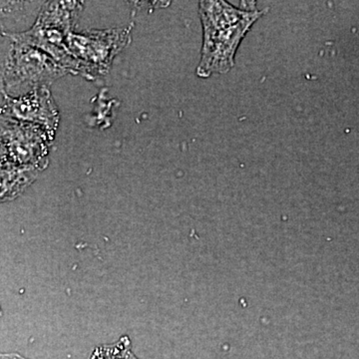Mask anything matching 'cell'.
<instances>
[{
  "label": "cell",
  "mask_w": 359,
  "mask_h": 359,
  "mask_svg": "<svg viewBox=\"0 0 359 359\" xmlns=\"http://www.w3.org/2000/svg\"><path fill=\"white\" fill-rule=\"evenodd\" d=\"M1 359H25L22 356L18 355V354H2Z\"/></svg>",
  "instance_id": "9c48e42d"
},
{
  "label": "cell",
  "mask_w": 359,
  "mask_h": 359,
  "mask_svg": "<svg viewBox=\"0 0 359 359\" xmlns=\"http://www.w3.org/2000/svg\"><path fill=\"white\" fill-rule=\"evenodd\" d=\"M67 74L69 71L45 52L11 41L2 62L1 92L18 98Z\"/></svg>",
  "instance_id": "7a4b0ae2"
},
{
  "label": "cell",
  "mask_w": 359,
  "mask_h": 359,
  "mask_svg": "<svg viewBox=\"0 0 359 359\" xmlns=\"http://www.w3.org/2000/svg\"><path fill=\"white\" fill-rule=\"evenodd\" d=\"M264 11L254 9L245 20L235 25L203 26V46L197 75L208 78L224 74L235 65V56L241 42Z\"/></svg>",
  "instance_id": "5b68a950"
},
{
  "label": "cell",
  "mask_w": 359,
  "mask_h": 359,
  "mask_svg": "<svg viewBox=\"0 0 359 359\" xmlns=\"http://www.w3.org/2000/svg\"><path fill=\"white\" fill-rule=\"evenodd\" d=\"M39 171L13 166H1V201L18 197L37 178Z\"/></svg>",
  "instance_id": "52a82bcc"
},
{
  "label": "cell",
  "mask_w": 359,
  "mask_h": 359,
  "mask_svg": "<svg viewBox=\"0 0 359 359\" xmlns=\"http://www.w3.org/2000/svg\"><path fill=\"white\" fill-rule=\"evenodd\" d=\"M129 346V339L124 337L113 346L99 347L91 359H135L130 353Z\"/></svg>",
  "instance_id": "ba28073f"
},
{
  "label": "cell",
  "mask_w": 359,
  "mask_h": 359,
  "mask_svg": "<svg viewBox=\"0 0 359 359\" xmlns=\"http://www.w3.org/2000/svg\"><path fill=\"white\" fill-rule=\"evenodd\" d=\"M1 166L27 168L41 172L49 163L54 135L37 125L1 116Z\"/></svg>",
  "instance_id": "277c9868"
},
{
  "label": "cell",
  "mask_w": 359,
  "mask_h": 359,
  "mask_svg": "<svg viewBox=\"0 0 359 359\" xmlns=\"http://www.w3.org/2000/svg\"><path fill=\"white\" fill-rule=\"evenodd\" d=\"M132 27L71 33L68 47L79 63L80 75L90 81L107 75L116 56L131 42Z\"/></svg>",
  "instance_id": "3957f363"
},
{
  "label": "cell",
  "mask_w": 359,
  "mask_h": 359,
  "mask_svg": "<svg viewBox=\"0 0 359 359\" xmlns=\"http://www.w3.org/2000/svg\"><path fill=\"white\" fill-rule=\"evenodd\" d=\"M1 116L42 127L55 135L59 111L49 86H40L26 95L11 97L1 92Z\"/></svg>",
  "instance_id": "8992f818"
},
{
  "label": "cell",
  "mask_w": 359,
  "mask_h": 359,
  "mask_svg": "<svg viewBox=\"0 0 359 359\" xmlns=\"http://www.w3.org/2000/svg\"><path fill=\"white\" fill-rule=\"evenodd\" d=\"M83 2L49 1L45 4L34 25L18 33H4L11 41L29 45L51 56L70 74H80L79 63L71 53L68 39L74 32Z\"/></svg>",
  "instance_id": "6da1fadb"
}]
</instances>
